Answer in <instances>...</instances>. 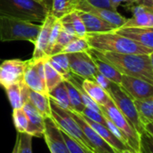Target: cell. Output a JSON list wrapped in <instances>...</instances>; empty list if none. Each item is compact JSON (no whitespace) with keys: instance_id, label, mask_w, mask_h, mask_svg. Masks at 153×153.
Instances as JSON below:
<instances>
[{"instance_id":"obj_3","label":"cell","mask_w":153,"mask_h":153,"mask_svg":"<svg viewBox=\"0 0 153 153\" xmlns=\"http://www.w3.org/2000/svg\"><path fill=\"white\" fill-rule=\"evenodd\" d=\"M49 11L34 0H0V15L42 23Z\"/></svg>"},{"instance_id":"obj_21","label":"cell","mask_w":153,"mask_h":153,"mask_svg":"<svg viewBox=\"0 0 153 153\" xmlns=\"http://www.w3.org/2000/svg\"><path fill=\"white\" fill-rule=\"evenodd\" d=\"M81 116L82 117V118L84 119V121L113 149V151H115V150H129L128 147L125 143H123L121 141H119L107 128V126H105L103 125H100V124H98V123H95L93 121H91L88 118H86L85 117H83L82 115H81Z\"/></svg>"},{"instance_id":"obj_28","label":"cell","mask_w":153,"mask_h":153,"mask_svg":"<svg viewBox=\"0 0 153 153\" xmlns=\"http://www.w3.org/2000/svg\"><path fill=\"white\" fill-rule=\"evenodd\" d=\"M64 82H65L67 93H68V98H69V102H70V107H71L70 111H74L76 113L81 114L85 108V107L82 101L81 95H80L78 89L69 80H64Z\"/></svg>"},{"instance_id":"obj_14","label":"cell","mask_w":153,"mask_h":153,"mask_svg":"<svg viewBox=\"0 0 153 153\" xmlns=\"http://www.w3.org/2000/svg\"><path fill=\"white\" fill-rule=\"evenodd\" d=\"M70 115L74 117V119L78 123L82 133L84 134L86 139L88 140L90 145L91 146L93 152L95 153H114L113 149L84 121L82 117L74 112L69 111Z\"/></svg>"},{"instance_id":"obj_25","label":"cell","mask_w":153,"mask_h":153,"mask_svg":"<svg viewBox=\"0 0 153 153\" xmlns=\"http://www.w3.org/2000/svg\"><path fill=\"white\" fill-rule=\"evenodd\" d=\"M48 95V98L61 108L67 111L71 110L68 93L64 81L60 82L56 87H55L51 91H49Z\"/></svg>"},{"instance_id":"obj_19","label":"cell","mask_w":153,"mask_h":153,"mask_svg":"<svg viewBox=\"0 0 153 153\" xmlns=\"http://www.w3.org/2000/svg\"><path fill=\"white\" fill-rule=\"evenodd\" d=\"M4 90L13 109L21 108L27 101H29L30 89L23 80L4 88Z\"/></svg>"},{"instance_id":"obj_10","label":"cell","mask_w":153,"mask_h":153,"mask_svg":"<svg viewBox=\"0 0 153 153\" xmlns=\"http://www.w3.org/2000/svg\"><path fill=\"white\" fill-rule=\"evenodd\" d=\"M27 60L9 59L0 64V86L6 88L23 80Z\"/></svg>"},{"instance_id":"obj_32","label":"cell","mask_w":153,"mask_h":153,"mask_svg":"<svg viewBox=\"0 0 153 153\" xmlns=\"http://www.w3.org/2000/svg\"><path fill=\"white\" fill-rule=\"evenodd\" d=\"M90 49V46L85 39L82 38H74L72 39L62 50L61 53L65 54H72V53H78V52H83L88 51Z\"/></svg>"},{"instance_id":"obj_13","label":"cell","mask_w":153,"mask_h":153,"mask_svg":"<svg viewBox=\"0 0 153 153\" xmlns=\"http://www.w3.org/2000/svg\"><path fill=\"white\" fill-rule=\"evenodd\" d=\"M75 10L91 13L98 16L101 20L105 21L106 22L109 23L110 25L114 26L116 29L122 27V25L126 22V21L127 19V18L124 17L123 15H121L117 11L106 9V8L94 7V6L90 5L84 0H78Z\"/></svg>"},{"instance_id":"obj_20","label":"cell","mask_w":153,"mask_h":153,"mask_svg":"<svg viewBox=\"0 0 153 153\" xmlns=\"http://www.w3.org/2000/svg\"><path fill=\"white\" fill-rule=\"evenodd\" d=\"M76 11L84 24L87 32H108L116 30L114 26L110 25L109 23L91 13L78 10Z\"/></svg>"},{"instance_id":"obj_36","label":"cell","mask_w":153,"mask_h":153,"mask_svg":"<svg viewBox=\"0 0 153 153\" xmlns=\"http://www.w3.org/2000/svg\"><path fill=\"white\" fill-rule=\"evenodd\" d=\"M19 134V153H32V136L28 134Z\"/></svg>"},{"instance_id":"obj_11","label":"cell","mask_w":153,"mask_h":153,"mask_svg":"<svg viewBox=\"0 0 153 153\" xmlns=\"http://www.w3.org/2000/svg\"><path fill=\"white\" fill-rule=\"evenodd\" d=\"M120 86L133 100H144L153 97V84L135 77L122 74Z\"/></svg>"},{"instance_id":"obj_38","label":"cell","mask_w":153,"mask_h":153,"mask_svg":"<svg viewBox=\"0 0 153 153\" xmlns=\"http://www.w3.org/2000/svg\"><path fill=\"white\" fill-rule=\"evenodd\" d=\"M49 57L57 63L67 74H71L70 72V67H69V60H68V56L67 54L65 53H58L53 56H49Z\"/></svg>"},{"instance_id":"obj_23","label":"cell","mask_w":153,"mask_h":153,"mask_svg":"<svg viewBox=\"0 0 153 153\" xmlns=\"http://www.w3.org/2000/svg\"><path fill=\"white\" fill-rule=\"evenodd\" d=\"M29 102L42 115L44 118H51V108L48 95L30 90Z\"/></svg>"},{"instance_id":"obj_41","label":"cell","mask_w":153,"mask_h":153,"mask_svg":"<svg viewBox=\"0 0 153 153\" xmlns=\"http://www.w3.org/2000/svg\"><path fill=\"white\" fill-rule=\"evenodd\" d=\"M129 7H130V10H131V12L133 13L134 15L141 14V13H146L148 11H153V8L143 5V4H133V5H131Z\"/></svg>"},{"instance_id":"obj_33","label":"cell","mask_w":153,"mask_h":153,"mask_svg":"<svg viewBox=\"0 0 153 153\" xmlns=\"http://www.w3.org/2000/svg\"><path fill=\"white\" fill-rule=\"evenodd\" d=\"M74 38H76L75 36H73L67 32H65V30H61V32L55 43V45L53 46L52 49H51V52H50V55L49 56H53V55H56V54H58V53H61L62 50L65 48V47L72 40L74 39Z\"/></svg>"},{"instance_id":"obj_16","label":"cell","mask_w":153,"mask_h":153,"mask_svg":"<svg viewBox=\"0 0 153 153\" xmlns=\"http://www.w3.org/2000/svg\"><path fill=\"white\" fill-rule=\"evenodd\" d=\"M113 31L153 49V28H117Z\"/></svg>"},{"instance_id":"obj_31","label":"cell","mask_w":153,"mask_h":153,"mask_svg":"<svg viewBox=\"0 0 153 153\" xmlns=\"http://www.w3.org/2000/svg\"><path fill=\"white\" fill-rule=\"evenodd\" d=\"M13 121L18 134H25L28 127V118L22 108L13 109Z\"/></svg>"},{"instance_id":"obj_4","label":"cell","mask_w":153,"mask_h":153,"mask_svg":"<svg viewBox=\"0 0 153 153\" xmlns=\"http://www.w3.org/2000/svg\"><path fill=\"white\" fill-rule=\"evenodd\" d=\"M40 28V23L0 15V40L3 42L27 40L34 44Z\"/></svg>"},{"instance_id":"obj_17","label":"cell","mask_w":153,"mask_h":153,"mask_svg":"<svg viewBox=\"0 0 153 153\" xmlns=\"http://www.w3.org/2000/svg\"><path fill=\"white\" fill-rule=\"evenodd\" d=\"M139 121L145 133L152 136L153 97L144 100H134Z\"/></svg>"},{"instance_id":"obj_35","label":"cell","mask_w":153,"mask_h":153,"mask_svg":"<svg viewBox=\"0 0 153 153\" xmlns=\"http://www.w3.org/2000/svg\"><path fill=\"white\" fill-rule=\"evenodd\" d=\"M62 135H63L64 141L65 143V145L67 147V150H68L69 153H93L91 152H88L87 150H85L76 141H74V139H72L70 136H68L64 132H62Z\"/></svg>"},{"instance_id":"obj_46","label":"cell","mask_w":153,"mask_h":153,"mask_svg":"<svg viewBox=\"0 0 153 153\" xmlns=\"http://www.w3.org/2000/svg\"><path fill=\"white\" fill-rule=\"evenodd\" d=\"M34 1H36V2H38V3H39L40 4H42V5H44L46 8H47V4H46V0H34ZM48 9V8H47Z\"/></svg>"},{"instance_id":"obj_44","label":"cell","mask_w":153,"mask_h":153,"mask_svg":"<svg viewBox=\"0 0 153 153\" xmlns=\"http://www.w3.org/2000/svg\"><path fill=\"white\" fill-rule=\"evenodd\" d=\"M12 153H19V134H18L16 135V141H15V143H14Z\"/></svg>"},{"instance_id":"obj_6","label":"cell","mask_w":153,"mask_h":153,"mask_svg":"<svg viewBox=\"0 0 153 153\" xmlns=\"http://www.w3.org/2000/svg\"><path fill=\"white\" fill-rule=\"evenodd\" d=\"M50 108H51V119L58 126V128L70 136L72 139L76 141L80 145H82L88 152L95 153L91 146L90 145L88 140L86 139L82 130L81 129L78 123L70 115L69 111L65 110L58 107L54 101L49 99Z\"/></svg>"},{"instance_id":"obj_8","label":"cell","mask_w":153,"mask_h":153,"mask_svg":"<svg viewBox=\"0 0 153 153\" xmlns=\"http://www.w3.org/2000/svg\"><path fill=\"white\" fill-rule=\"evenodd\" d=\"M71 74L86 80L93 81L98 72L92 56L89 51L67 54Z\"/></svg>"},{"instance_id":"obj_24","label":"cell","mask_w":153,"mask_h":153,"mask_svg":"<svg viewBox=\"0 0 153 153\" xmlns=\"http://www.w3.org/2000/svg\"><path fill=\"white\" fill-rule=\"evenodd\" d=\"M91 56H92V58H93V61H94V64L96 65L98 72L100 73L102 75H104L110 82L120 85L122 74L110 64L107 63L104 60L100 59L99 57H97L93 55H91Z\"/></svg>"},{"instance_id":"obj_26","label":"cell","mask_w":153,"mask_h":153,"mask_svg":"<svg viewBox=\"0 0 153 153\" xmlns=\"http://www.w3.org/2000/svg\"><path fill=\"white\" fill-rule=\"evenodd\" d=\"M77 2L78 0H51L49 13L56 19H60L75 10Z\"/></svg>"},{"instance_id":"obj_22","label":"cell","mask_w":153,"mask_h":153,"mask_svg":"<svg viewBox=\"0 0 153 153\" xmlns=\"http://www.w3.org/2000/svg\"><path fill=\"white\" fill-rule=\"evenodd\" d=\"M81 85L82 90L86 92V94L92 100H94L100 107L106 105L111 100L108 92L100 85H98L94 81L82 79Z\"/></svg>"},{"instance_id":"obj_47","label":"cell","mask_w":153,"mask_h":153,"mask_svg":"<svg viewBox=\"0 0 153 153\" xmlns=\"http://www.w3.org/2000/svg\"><path fill=\"white\" fill-rule=\"evenodd\" d=\"M46 4H47V8L48 9V11L50 12V5H51V0H46Z\"/></svg>"},{"instance_id":"obj_12","label":"cell","mask_w":153,"mask_h":153,"mask_svg":"<svg viewBox=\"0 0 153 153\" xmlns=\"http://www.w3.org/2000/svg\"><path fill=\"white\" fill-rule=\"evenodd\" d=\"M44 126L43 137L50 152L69 153L61 130L50 117L44 118Z\"/></svg>"},{"instance_id":"obj_40","label":"cell","mask_w":153,"mask_h":153,"mask_svg":"<svg viewBox=\"0 0 153 153\" xmlns=\"http://www.w3.org/2000/svg\"><path fill=\"white\" fill-rule=\"evenodd\" d=\"M86 3H88L90 5L94 6V7H99V8H106V9H110L114 10L111 4L110 0H84ZM116 11V10H115Z\"/></svg>"},{"instance_id":"obj_34","label":"cell","mask_w":153,"mask_h":153,"mask_svg":"<svg viewBox=\"0 0 153 153\" xmlns=\"http://www.w3.org/2000/svg\"><path fill=\"white\" fill-rule=\"evenodd\" d=\"M61 30H62V23L60 22L59 19H57L52 29H51V31H50V35H49V39H48V48H47V50H46V55L47 56H49L50 55V52H51V49L53 48V46L55 45L60 32H61Z\"/></svg>"},{"instance_id":"obj_5","label":"cell","mask_w":153,"mask_h":153,"mask_svg":"<svg viewBox=\"0 0 153 153\" xmlns=\"http://www.w3.org/2000/svg\"><path fill=\"white\" fill-rule=\"evenodd\" d=\"M100 110L101 113L108 117L122 133L129 150L133 153H143L141 135L135 130L133 125L119 111L112 100L106 105L101 106Z\"/></svg>"},{"instance_id":"obj_45","label":"cell","mask_w":153,"mask_h":153,"mask_svg":"<svg viewBox=\"0 0 153 153\" xmlns=\"http://www.w3.org/2000/svg\"><path fill=\"white\" fill-rule=\"evenodd\" d=\"M114 153H133L130 150H115Z\"/></svg>"},{"instance_id":"obj_39","label":"cell","mask_w":153,"mask_h":153,"mask_svg":"<svg viewBox=\"0 0 153 153\" xmlns=\"http://www.w3.org/2000/svg\"><path fill=\"white\" fill-rule=\"evenodd\" d=\"M93 81H94L98 85H100L101 88H103L106 91H108V89L109 86H110V83L112 82H110L108 79H107L104 75H102V74H101L100 73H99V72H97V73L95 74Z\"/></svg>"},{"instance_id":"obj_18","label":"cell","mask_w":153,"mask_h":153,"mask_svg":"<svg viewBox=\"0 0 153 153\" xmlns=\"http://www.w3.org/2000/svg\"><path fill=\"white\" fill-rule=\"evenodd\" d=\"M22 109L28 118V127L25 134L32 137H43L45 126L42 115L29 101L22 106Z\"/></svg>"},{"instance_id":"obj_15","label":"cell","mask_w":153,"mask_h":153,"mask_svg":"<svg viewBox=\"0 0 153 153\" xmlns=\"http://www.w3.org/2000/svg\"><path fill=\"white\" fill-rule=\"evenodd\" d=\"M57 19H56L50 13H48L41 23V28L37 36L36 41L34 43V51L31 59L32 60H38L40 58H43L47 56L46 55V50L48 48V39H49V35L51 29L55 23V22Z\"/></svg>"},{"instance_id":"obj_9","label":"cell","mask_w":153,"mask_h":153,"mask_svg":"<svg viewBox=\"0 0 153 153\" xmlns=\"http://www.w3.org/2000/svg\"><path fill=\"white\" fill-rule=\"evenodd\" d=\"M47 56L38 60H32L31 58L27 60L23 82L30 90L48 95L44 77V61Z\"/></svg>"},{"instance_id":"obj_1","label":"cell","mask_w":153,"mask_h":153,"mask_svg":"<svg viewBox=\"0 0 153 153\" xmlns=\"http://www.w3.org/2000/svg\"><path fill=\"white\" fill-rule=\"evenodd\" d=\"M91 55L113 65L121 74L135 77L153 84V54H120L99 52L90 48Z\"/></svg>"},{"instance_id":"obj_29","label":"cell","mask_w":153,"mask_h":153,"mask_svg":"<svg viewBox=\"0 0 153 153\" xmlns=\"http://www.w3.org/2000/svg\"><path fill=\"white\" fill-rule=\"evenodd\" d=\"M48 56L45 58L44 61V77L46 88L48 94L49 91H51L55 87H56L60 82L64 81V78L50 65V64L48 62Z\"/></svg>"},{"instance_id":"obj_2","label":"cell","mask_w":153,"mask_h":153,"mask_svg":"<svg viewBox=\"0 0 153 153\" xmlns=\"http://www.w3.org/2000/svg\"><path fill=\"white\" fill-rule=\"evenodd\" d=\"M85 39L90 48L99 52H114L120 54H153L152 48L144 47L114 31L87 32Z\"/></svg>"},{"instance_id":"obj_37","label":"cell","mask_w":153,"mask_h":153,"mask_svg":"<svg viewBox=\"0 0 153 153\" xmlns=\"http://www.w3.org/2000/svg\"><path fill=\"white\" fill-rule=\"evenodd\" d=\"M81 115H82L83 117H85L86 118H88L91 121H93L95 123H98V124H100V125H103L106 126L105 117L101 112H97V111H94L88 108H85L83 109V111L81 113Z\"/></svg>"},{"instance_id":"obj_27","label":"cell","mask_w":153,"mask_h":153,"mask_svg":"<svg viewBox=\"0 0 153 153\" xmlns=\"http://www.w3.org/2000/svg\"><path fill=\"white\" fill-rule=\"evenodd\" d=\"M153 28V11L134 15L130 19H126V22L120 28Z\"/></svg>"},{"instance_id":"obj_30","label":"cell","mask_w":153,"mask_h":153,"mask_svg":"<svg viewBox=\"0 0 153 153\" xmlns=\"http://www.w3.org/2000/svg\"><path fill=\"white\" fill-rule=\"evenodd\" d=\"M61 22H69L72 24L74 33L76 35L77 38H82V39H85L87 31L85 29V26L82 21V19L80 18V16L77 13L76 10L72 11L71 13L65 14V16H63L62 18L59 19Z\"/></svg>"},{"instance_id":"obj_7","label":"cell","mask_w":153,"mask_h":153,"mask_svg":"<svg viewBox=\"0 0 153 153\" xmlns=\"http://www.w3.org/2000/svg\"><path fill=\"white\" fill-rule=\"evenodd\" d=\"M107 92L112 100V101L114 102V104L116 105V107L133 125V126L139 133L141 137L143 135H146L147 134L145 133L144 129L143 128L139 121L134 100L126 94V92L121 88L120 85L116 84L114 82L110 83V86L108 89Z\"/></svg>"},{"instance_id":"obj_43","label":"cell","mask_w":153,"mask_h":153,"mask_svg":"<svg viewBox=\"0 0 153 153\" xmlns=\"http://www.w3.org/2000/svg\"><path fill=\"white\" fill-rule=\"evenodd\" d=\"M135 3L153 8V0H135Z\"/></svg>"},{"instance_id":"obj_42","label":"cell","mask_w":153,"mask_h":153,"mask_svg":"<svg viewBox=\"0 0 153 153\" xmlns=\"http://www.w3.org/2000/svg\"><path fill=\"white\" fill-rule=\"evenodd\" d=\"M110 2H111L113 9L116 11H117V7L122 4H124L126 7H129V6L136 4L135 0H110Z\"/></svg>"}]
</instances>
